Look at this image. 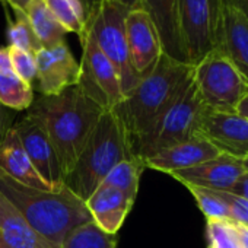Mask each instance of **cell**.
Wrapping results in <instances>:
<instances>
[{
	"mask_svg": "<svg viewBox=\"0 0 248 248\" xmlns=\"http://www.w3.org/2000/svg\"><path fill=\"white\" fill-rule=\"evenodd\" d=\"M9 56H11L12 72L15 75H18L21 79H24L25 82L32 85V82L37 78L35 54L31 53V51H25V50L15 48V47H9Z\"/></svg>",
	"mask_w": 248,
	"mask_h": 248,
	"instance_id": "f1b7e54d",
	"label": "cell"
},
{
	"mask_svg": "<svg viewBox=\"0 0 248 248\" xmlns=\"http://www.w3.org/2000/svg\"><path fill=\"white\" fill-rule=\"evenodd\" d=\"M204 105L197 93L193 78L177 99L140 136L132 139L135 155L145 161L155 154L197 136L199 121Z\"/></svg>",
	"mask_w": 248,
	"mask_h": 248,
	"instance_id": "5b68a950",
	"label": "cell"
},
{
	"mask_svg": "<svg viewBox=\"0 0 248 248\" xmlns=\"http://www.w3.org/2000/svg\"><path fill=\"white\" fill-rule=\"evenodd\" d=\"M239 115H242L244 118H247L248 120V93H245L244 96H242V99L238 102V105H236V109H235Z\"/></svg>",
	"mask_w": 248,
	"mask_h": 248,
	"instance_id": "8d00e7d4",
	"label": "cell"
},
{
	"mask_svg": "<svg viewBox=\"0 0 248 248\" xmlns=\"http://www.w3.org/2000/svg\"><path fill=\"white\" fill-rule=\"evenodd\" d=\"M0 194L51 248H60L72 229L92 220L85 202L66 187L59 191L27 187L0 170Z\"/></svg>",
	"mask_w": 248,
	"mask_h": 248,
	"instance_id": "7a4b0ae2",
	"label": "cell"
},
{
	"mask_svg": "<svg viewBox=\"0 0 248 248\" xmlns=\"http://www.w3.org/2000/svg\"><path fill=\"white\" fill-rule=\"evenodd\" d=\"M82 3L83 9H85V14H86V19L89 18V15L96 9V6L101 3V0H79Z\"/></svg>",
	"mask_w": 248,
	"mask_h": 248,
	"instance_id": "d590c367",
	"label": "cell"
},
{
	"mask_svg": "<svg viewBox=\"0 0 248 248\" xmlns=\"http://www.w3.org/2000/svg\"><path fill=\"white\" fill-rule=\"evenodd\" d=\"M11 56H9V47H0V73L2 72H11Z\"/></svg>",
	"mask_w": 248,
	"mask_h": 248,
	"instance_id": "836d02e7",
	"label": "cell"
},
{
	"mask_svg": "<svg viewBox=\"0 0 248 248\" xmlns=\"http://www.w3.org/2000/svg\"><path fill=\"white\" fill-rule=\"evenodd\" d=\"M207 248H239L231 219L206 220Z\"/></svg>",
	"mask_w": 248,
	"mask_h": 248,
	"instance_id": "83f0119b",
	"label": "cell"
},
{
	"mask_svg": "<svg viewBox=\"0 0 248 248\" xmlns=\"http://www.w3.org/2000/svg\"><path fill=\"white\" fill-rule=\"evenodd\" d=\"M140 8L156 28L162 53L180 63H187L178 25V0H140Z\"/></svg>",
	"mask_w": 248,
	"mask_h": 248,
	"instance_id": "e0dca14e",
	"label": "cell"
},
{
	"mask_svg": "<svg viewBox=\"0 0 248 248\" xmlns=\"http://www.w3.org/2000/svg\"><path fill=\"white\" fill-rule=\"evenodd\" d=\"M14 124H15V120H14L12 112L0 104V143L3 142L6 135L11 132Z\"/></svg>",
	"mask_w": 248,
	"mask_h": 248,
	"instance_id": "4dcf8cb0",
	"label": "cell"
},
{
	"mask_svg": "<svg viewBox=\"0 0 248 248\" xmlns=\"http://www.w3.org/2000/svg\"><path fill=\"white\" fill-rule=\"evenodd\" d=\"M92 220L105 232L117 235L133 209L135 202L117 188L99 186L85 202Z\"/></svg>",
	"mask_w": 248,
	"mask_h": 248,
	"instance_id": "ac0fdd59",
	"label": "cell"
},
{
	"mask_svg": "<svg viewBox=\"0 0 248 248\" xmlns=\"http://www.w3.org/2000/svg\"><path fill=\"white\" fill-rule=\"evenodd\" d=\"M126 37L133 69L143 78L159 60L162 47L154 22L142 8L127 12Z\"/></svg>",
	"mask_w": 248,
	"mask_h": 248,
	"instance_id": "4fadbf2b",
	"label": "cell"
},
{
	"mask_svg": "<svg viewBox=\"0 0 248 248\" xmlns=\"http://www.w3.org/2000/svg\"><path fill=\"white\" fill-rule=\"evenodd\" d=\"M245 172L241 159L220 154L193 168L171 172L170 177L181 183L184 187L194 186L215 191H231Z\"/></svg>",
	"mask_w": 248,
	"mask_h": 248,
	"instance_id": "5bb4252c",
	"label": "cell"
},
{
	"mask_svg": "<svg viewBox=\"0 0 248 248\" xmlns=\"http://www.w3.org/2000/svg\"><path fill=\"white\" fill-rule=\"evenodd\" d=\"M197 135L209 140L220 154L241 161L248 156V120L236 111L220 112L204 107Z\"/></svg>",
	"mask_w": 248,
	"mask_h": 248,
	"instance_id": "8fae6325",
	"label": "cell"
},
{
	"mask_svg": "<svg viewBox=\"0 0 248 248\" xmlns=\"http://www.w3.org/2000/svg\"><path fill=\"white\" fill-rule=\"evenodd\" d=\"M114 2H118L124 8H127L129 11L140 8V0H114Z\"/></svg>",
	"mask_w": 248,
	"mask_h": 248,
	"instance_id": "74e56055",
	"label": "cell"
},
{
	"mask_svg": "<svg viewBox=\"0 0 248 248\" xmlns=\"http://www.w3.org/2000/svg\"><path fill=\"white\" fill-rule=\"evenodd\" d=\"M132 158L138 156L130 135L112 111H105L73 168L64 177V187L86 202L117 164Z\"/></svg>",
	"mask_w": 248,
	"mask_h": 248,
	"instance_id": "277c9868",
	"label": "cell"
},
{
	"mask_svg": "<svg viewBox=\"0 0 248 248\" xmlns=\"http://www.w3.org/2000/svg\"><path fill=\"white\" fill-rule=\"evenodd\" d=\"M215 48H219L248 80V19L235 6L220 9Z\"/></svg>",
	"mask_w": 248,
	"mask_h": 248,
	"instance_id": "2e32d148",
	"label": "cell"
},
{
	"mask_svg": "<svg viewBox=\"0 0 248 248\" xmlns=\"http://www.w3.org/2000/svg\"><path fill=\"white\" fill-rule=\"evenodd\" d=\"M35 99L31 83L11 72L0 73V104L8 109L28 111Z\"/></svg>",
	"mask_w": 248,
	"mask_h": 248,
	"instance_id": "603a6c76",
	"label": "cell"
},
{
	"mask_svg": "<svg viewBox=\"0 0 248 248\" xmlns=\"http://www.w3.org/2000/svg\"><path fill=\"white\" fill-rule=\"evenodd\" d=\"M223 204L226 206L231 220L248 226V200L232 191H216Z\"/></svg>",
	"mask_w": 248,
	"mask_h": 248,
	"instance_id": "f546056e",
	"label": "cell"
},
{
	"mask_svg": "<svg viewBox=\"0 0 248 248\" xmlns=\"http://www.w3.org/2000/svg\"><path fill=\"white\" fill-rule=\"evenodd\" d=\"M44 3L66 30V32L80 37L86 27V14L79 0H44Z\"/></svg>",
	"mask_w": 248,
	"mask_h": 248,
	"instance_id": "d4e9b609",
	"label": "cell"
},
{
	"mask_svg": "<svg viewBox=\"0 0 248 248\" xmlns=\"http://www.w3.org/2000/svg\"><path fill=\"white\" fill-rule=\"evenodd\" d=\"M232 226H233L239 248H248V226L241 225V223L233 222V220H232Z\"/></svg>",
	"mask_w": 248,
	"mask_h": 248,
	"instance_id": "1f68e13d",
	"label": "cell"
},
{
	"mask_svg": "<svg viewBox=\"0 0 248 248\" xmlns=\"http://www.w3.org/2000/svg\"><path fill=\"white\" fill-rule=\"evenodd\" d=\"M193 82L203 105L213 111L233 112L248 93V80L219 48L193 66Z\"/></svg>",
	"mask_w": 248,
	"mask_h": 248,
	"instance_id": "52a82bcc",
	"label": "cell"
},
{
	"mask_svg": "<svg viewBox=\"0 0 248 248\" xmlns=\"http://www.w3.org/2000/svg\"><path fill=\"white\" fill-rule=\"evenodd\" d=\"M35 62L37 88L43 96L59 95L78 85L80 66L66 43L50 48H40L35 53Z\"/></svg>",
	"mask_w": 248,
	"mask_h": 248,
	"instance_id": "7c38bea8",
	"label": "cell"
},
{
	"mask_svg": "<svg viewBox=\"0 0 248 248\" xmlns=\"http://www.w3.org/2000/svg\"><path fill=\"white\" fill-rule=\"evenodd\" d=\"M0 170L12 180L32 188L38 190H51L46 181L40 177V174L32 167L21 140L16 133L15 124L11 132L6 135L3 142L0 143Z\"/></svg>",
	"mask_w": 248,
	"mask_h": 248,
	"instance_id": "d6986e66",
	"label": "cell"
},
{
	"mask_svg": "<svg viewBox=\"0 0 248 248\" xmlns=\"http://www.w3.org/2000/svg\"><path fill=\"white\" fill-rule=\"evenodd\" d=\"M28 22L41 46V48H50L60 43H64L66 30L56 21L44 0H32L24 12Z\"/></svg>",
	"mask_w": 248,
	"mask_h": 248,
	"instance_id": "44dd1931",
	"label": "cell"
},
{
	"mask_svg": "<svg viewBox=\"0 0 248 248\" xmlns=\"http://www.w3.org/2000/svg\"><path fill=\"white\" fill-rule=\"evenodd\" d=\"M231 191L241 196V197H244L245 200H248V172H245L239 178V181L233 186V188Z\"/></svg>",
	"mask_w": 248,
	"mask_h": 248,
	"instance_id": "d6a6232c",
	"label": "cell"
},
{
	"mask_svg": "<svg viewBox=\"0 0 248 248\" xmlns=\"http://www.w3.org/2000/svg\"><path fill=\"white\" fill-rule=\"evenodd\" d=\"M233 6L248 19V0H235Z\"/></svg>",
	"mask_w": 248,
	"mask_h": 248,
	"instance_id": "f35d334b",
	"label": "cell"
},
{
	"mask_svg": "<svg viewBox=\"0 0 248 248\" xmlns=\"http://www.w3.org/2000/svg\"><path fill=\"white\" fill-rule=\"evenodd\" d=\"M0 248H51L0 194Z\"/></svg>",
	"mask_w": 248,
	"mask_h": 248,
	"instance_id": "ffe728a7",
	"label": "cell"
},
{
	"mask_svg": "<svg viewBox=\"0 0 248 248\" xmlns=\"http://www.w3.org/2000/svg\"><path fill=\"white\" fill-rule=\"evenodd\" d=\"M32 2V0H5L3 3H8L9 6L14 8V11H19V12H25L27 6Z\"/></svg>",
	"mask_w": 248,
	"mask_h": 248,
	"instance_id": "e575fe53",
	"label": "cell"
},
{
	"mask_svg": "<svg viewBox=\"0 0 248 248\" xmlns=\"http://www.w3.org/2000/svg\"><path fill=\"white\" fill-rule=\"evenodd\" d=\"M143 170H145V164L139 158L121 161L108 172V175L105 177L101 186L117 188L124 196H127L132 202H136Z\"/></svg>",
	"mask_w": 248,
	"mask_h": 248,
	"instance_id": "7402d4cb",
	"label": "cell"
},
{
	"mask_svg": "<svg viewBox=\"0 0 248 248\" xmlns=\"http://www.w3.org/2000/svg\"><path fill=\"white\" fill-rule=\"evenodd\" d=\"M27 112L41 121L66 177L105 109L72 86L59 95L35 98Z\"/></svg>",
	"mask_w": 248,
	"mask_h": 248,
	"instance_id": "6da1fadb",
	"label": "cell"
},
{
	"mask_svg": "<svg viewBox=\"0 0 248 248\" xmlns=\"http://www.w3.org/2000/svg\"><path fill=\"white\" fill-rule=\"evenodd\" d=\"M186 188L191 193L194 197L199 209L204 215L206 220L210 219H231L229 212L217 193L215 190L209 188H202V187H194V186H186Z\"/></svg>",
	"mask_w": 248,
	"mask_h": 248,
	"instance_id": "4316f807",
	"label": "cell"
},
{
	"mask_svg": "<svg viewBox=\"0 0 248 248\" xmlns=\"http://www.w3.org/2000/svg\"><path fill=\"white\" fill-rule=\"evenodd\" d=\"M193 78V66L180 63L164 53L139 83L111 109L132 139L143 135L177 99Z\"/></svg>",
	"mask_w": 248,
	"mask_h": 248,
	"instance_id": "3957f363",
	"label": "cell"
},
{
	"mask_svg": "<svg viewBox=\"0 0 248 248\" xmlns=\"http://www.w3.org/2000/svg\"><path fill=\"white\" fill-rule=\"evenodd\" d=\"M16 12V21L11 22L8 27V41L9 47H15L19 50L37 53L41 46L28 22V18L24 12L15 11Z\"/></svg>",
	"mask_w": 248,
	"mask_h": 248,
	"instance_id": "484cf974",
	"label": "cell"
},
{
	"mask_svg": "<svg viewBox=\"0 0 248 248\" xmlns=\"http://www.w3.org/2000/svg\"><path fill=\"white\" fill-rule=\"evenodd\" d=\"M242 165H244V168H245V171L248 172V156L242 161Z\"/></svg>",
	"mask_w": 248,
	"mask_h": 248,
	"instance_id": "ab89813d",
	"label": "cell"
},
{
	"mask_svg": "<svg viewBox=\"0 0 248 248\" xmlns=\"http://www.w3.org/2000/svg\"><path fill=\"white\" fill-rule=\"evenodd\" d=\"M15 129L32 167L40 177L51 190H62L64 187V174L56 149L41 121L27 112L15 123Z\"/></svg>",
	"mask_w": 248,
	"mask_h": 248,
	"instance_id": "30bf717a",
	"label": "cell"
},
{
	"mask_svg": "<svg viewBox=\"0 0 248 248\" xmlns=\"http://www.w3.org/2000/svg\"><path fill=\"white\" fill-rule=\"evenodd\" d=\"M220 0H178V25L186 60L197 64L216 47Z\"/></svg>",
	"mask_w": 248,
	"mask_h": 248,
	"instance_id": "9c48e42d",
	"label": "cell"
},
{
	"mask_svg": "<svg viewBox=\"0 0 248 248\" xmlns=\"http://www.w3.org/2000/svg\"><path fill=\"white\" fill-rule=\"evenodd\" d=\"M217 155H220V152L209 140L197 135L155 154L154 156L145 159L143 164L145 168L170 175L171 172L200 165L209 159L216 158Z\"/></svg>",
	"mask_w": 248,
	"mask_h": 248,
	"instance_id": "9a60e30c",
	"label": "cell"
},
{
	"mask_svg": "<svg viewBox=\"0 0 248 248\" xmlns=\"http://www.w3.org/2000/svg\"><path fill=\"white\" fill-rule=\"evenodd\" d=\"M82 44L78 88L105 111L114 109L124 98L120 78L111 62L99 50L92 32L85 27L79 37Z\"/></svg>",
	"mask_w": 248,
	"mask_h": 248,
	"instance_id": "ba28073f",
	"label": "cell"
},
{
	"mask_svg": "<svg viewBox=\"0 0 248 248\" xmlns=\"http://www.w3.org/2000/svg\"><path fill=\"white\" fill-rule=\"evenodd\" d=\"M129 9L114 0H101L96 9L86 19L99 50L114 66L126 96L142 79L130 60L126 37V15Z\"/></svg>",
	"mask_w": 248,
	"mask_h": 248,
	"instance_id": "8992f818",
	"label": "cell"
},
{
	"mask_svg": "<svg viewBox=\"0 0 248 248\" xmlns=\"http://www.w3.org/2000/svg\"><path fill=\"white\" fill-rule=\"evenodd\" d=\"M60 248H117V235L102 231L91 220L72 229Z\"/></svg>",
	"mask_w": 248,
	"mask_h": 248,
	"instance_id": "cb8c5ba5",
	"label": "cell"
},
{
	"mask_svg": "<svg viewBox=\"0 0 248 248\" xmlns=\"http://www.w3.org/2000/svg\"><path fill=\"white\" fill-rule=\"evenodd\" d=\"M0 2H5V0H0Z\"/></svg>",
	"mask_w": 248,
	"mask_h": 248,
	"instance_id": "60d3db41",
	"label": "cell"
}]
</instances>
